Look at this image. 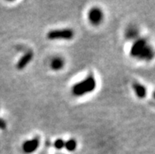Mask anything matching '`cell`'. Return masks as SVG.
Returning <instances> with one entry per match:
<instances>
[{"mask_svg": "<svg viewBox=\"0 0 155 154\" xmlns=\"http://www.w3.org/2000/svg\"><path fill=\"white\" fill-rule=\"evenodd\" d=\"M130 54L133 57L143 61H151L154 57V51L153 47L147 43V39L139 38L132 44Z\"/></svg>", "mask_w": 155, "mask_h": 154, "instance_id": "6da1fadb", "label": "cell"}, {"mask_svg": "<svg viewBox=\"0 0 155 154\" xmlns=\"http://www.w3.org/2000/svg\"><path fill=\"white\" fill-rule=\"evenodd\" d=\"M96 80L92 75H90L84 80H81L79 83L76 84L73 87L72 92L75 96L85 95L87 94L91 93L96 88Z\"/></svg>", "mask_w": 155, "mask_h": 154, "instance_id": "7a4b0ae2", "label": "cell"}, {"mask_svg": "<svg viewBox=\"0 0 155 154\" xmlns=\"http://www.w3.org/2000/svg\"><path fill=\"white\" fill-rule=\"evenodd\" d=\"M74 36V31L71 28H62V29L51 30L47 33V38L51 40H70Z\"/></svg>", "mask_w": 155, "mask_h": 154, "instance_id": "3957f363", "label": "cell"}, {"mask_svg": "<svg viewBox=\"0 0 155 154\" xmlns=\"http://www.w3.org/2000/svg\"><path fill=\"white\" fill-rule=\"evenodd\" d=\"M104 14L103 12L98 7L91 8L88 12V20L94 25H98L103 21Z\"/></svg>", "mask_w": 155, "mask_h": 154, "instance_id": "277c9868", "label": "cell"}, {"mask_svg": "<svg viewBox=\"0 0 155 154\" xmlns=\"http://www.w3.org/2000/svg\"><path fill=\"white\" fill-rule=\"evenodd\" d=\"M39 146V139L36 137V138H34V139H30V140L25 141V142L23 143L22 149H23V151L25 152V153L30 154L35 152Z\"/></svg>", "mask_w": 155, "mask_h": 154, "instance_id": "5b68a950", "label": "cell"}, {"mask_svg": "<svg viewBox=\"0 0 155 154\" xmlns=\"http://www.w3.org/2000/svg\"><path fill=\"white\" fill-rule=\"evenodd\" d=\"M33 52L31 51L26 52L23 56L20 58L17 64V68L18 70H22L27 66L28 64L31 62V61L33 58Z\"/></svg>", "mask_w": 155, "mask_h": 154, "instance_id": "8992f818", "label": "cell"}, {"mask_svg": "<svg viewBox=\"0 0 155 154\" xmlns=\"http://www.w3.org/2000/svg\"><path fill=\"white\" fill-rule=\"evenodd\" d=\"M135 94L139 98H144L147 96V88L141 84L135 83L132 85Z\"/></svg>", "mask_w": 155, "mask_h": 154, "instance_id": "52a82bcc", "label": "cell"}, {"mask_svg": "<svg viewBox=\"0 0 155 154\" xmlns=\"http://www.w3.org/2000/svg\"><path fill=\"white\" fill-rule=\"evenodd\" d=\"M64 64H65L64 60L61 57H54L53 60L51 61V66L52 68V69L57 71L63 68V66H64Z\"/></svg>", "mask_w": 155, "mask_h": 154, "instance_id": "ba28073f", "label": "cell"}, {"mask_svg": "<svg viewBox=\"0 0 155 154\" xmlns=\"http://www.w3.org/2000/svg\"><path fill=\"white\" fill-rule=\"evenodd\" d=\"M77 146V141L74 139H69L67 142L65 143V148L69 152H73L74 151Z\"/></svg>", "mask_w": 155, "mask_h": 154, "instance_id": "9c48e42d", "label": "cell"}, {"mask_svg": "<svg viewBox=\"0 0 155 154\" xmlns=\"http://www.w3.org/2000/svg\"><path fill=\"white\" fill-rule=\"evenodd\" d=\"M65 141L63 140V139H57V140L55 141L54 143V147L56 149H63L64 147H65Z\"/></svg>", "mask_w": 155, "mask_h": 154, "instance_id": "30bf717a", "label": "cell"}, {"mask_svg": "<svg viewBox=\"0 0 155 154\" xmlns=\"http://www.w3.org/2000/svg\"><path fill=\"white\" fill-rule=\"evenodd\" d=\"M127 34H128V39H134V37H136L137 35V31L135 28H131L127 31Z\"/></svg>", "mask_w": 155, "mask_h": 154, "instance_id": "8fae6325", "label": "cell"}, {"mask_svg": "<svg viewBox=\"0 0 155 154\" xmlns=\"http://www.w3.org/2000/svg\"><path fill=\"white\" fill-rule=\"evenodd\" d=\"M6 127V122L2 119L0 118V129H5Z\"/></svg>", "mask_w": 155, "mask_h": 154, "instance_id": "7c38bea8", "label": "cell"}, {"mask_svg": "<svg viewBox=\"0 0 155 154\" xmlns=\"http://www.w3.org/2000/svg\"><path fill=\"white\" fill-rule=\"evenodd\" d=\"M153 98H155V92H154V93H153Z\"/></svg>", "mask_w": 155, "mask_h": 154, "instance_id": "4fadbf2b", "label": "cell"}]
</instances>
